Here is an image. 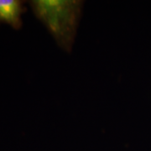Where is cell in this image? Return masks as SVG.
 <instances>
[{
	"label": "cell",
	"instance_id": "obj_1",
	"mask_svg": "<svg viewBox=\"0 0 151 151\" xmlns=\"http://www.w3.org/2000/svg\"><path fill=\"white\" fill-rule=\"evenodd\" d=\"M35 15L46 25L55 40L65 50H70L81 13L77 1H32Z\"/></svg>",
	"mask_w": 151,
	"mask_h": 151
},
{
	"label": "cell",
	"instance_id": "obj_2",
	"mask_svg": "<svg viewBox=\"0 0 151 151\" xmlns=\"http://www.w3.org/2000/svg\"><path fill=\"white\" fill-rule=\"evenodd\" d=\"M24 3L19 0H0V23L9 24L15 29L22 25L21 15L24 12Z\"/></svg>",
	"mask_w": 151,
	"mask_h": 151
}]
</instances>
